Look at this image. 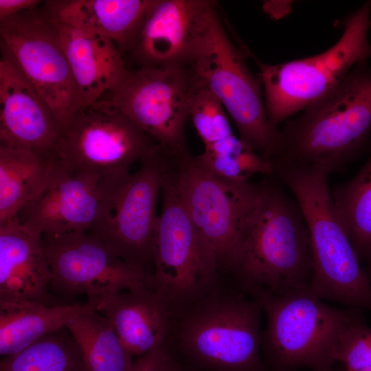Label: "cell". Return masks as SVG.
Wrapping results in <instances>:
<instances>
[{
  "instance_id": "cell-9",
  "label": "cell",
  "mask_w": 371,
  "mask_h": 371,
  "mask_svg": "<svg viewBox=\"0 0 371 371\" xmlns=\"http://www.w3.org/2000/svg\"><path fill=\"white\" fill-rule=\"evenodd\" d=\"M250 52L234 45L216 13L190 66L195 78L220 100L234 121L239 138L271 161L280 150V131L270 122L261 82L249 71Z\"/></svg>"
},
{
  "instance_id": "cell-24",
  "label": "cell",
  "mask_w": 371,
  "mask_h": 371,
  "mask_svg": "<svg viewBox=\"0 0 371 371\" xmlns=\"http://www.w3.org/2000/svg\"><path fill=\"white\" fill-rule=\"evenodd\" d=\"M66 328L77 342L87 371H133L132 356L106 316L91 309L74 315Z\"/></svg>"
},
{
  "instance_id": "cell-23",
  "label": "cell",
  "mask_w": 371,
  "mask_h": 371,
  "mask_svg": "<svg viewBox=\"0 0 371 371\" xmlns=\"http://www.w3.org/2000/svg\"><path fill=\"white\" fill-rule=\"evenodd\" d=\"M60 163L0 147V224L17 216L48 186Z\"/></svg>"
},
{
  "instance_id": "cell-32",
  "label": "cell",
  "mask_w": 371,
  "mask_h": 371,
  "mask_svg": "<svg viewBox=\"0 0 371 371\" xmlns=\"http://www.w3.org/2000/svg\"><path fill=\"white\" fill-rule=\"evenodd\" d=\"M291 1H265L262 10L272 19H280L287 16L293 8Z\"/></svg>"
},
{
  "instance_id": "cell-29",
  "label": "cell",
  "mask_w": 371,
  "mask_h": 371,
  "mask_svg": "<svg viewBox=\"0 0 371 371\" xmlns=\"http://www.w3.org/2000/svg\"><path fill=\"white\" fill-rule=\"evenodd\" d=\"M335 360L344 364V371L371 367V327L364 322L360 311L341 333L335 350Z\"/></svg>"
},
{
  "instance_id": "cell-4",
  "label": "cell",
  "mask_w": 371,
  "mask_h": 371,
  "mask_svg": "<svg viewBox=\"0 0 371 371\" xmlns=\"http://www.w3.org/2000/svg\"><path fill=\"white\" fill-rule=\"evenodd\" d=\"M371 131V67L355 65L331 91L289 120L272 162L306 166L326 162L335 170L367 146Z\"/></svg>"
},
{
  "instance_id": "cell-15",
  "label": "cell",
  "mask_w": 371,
  "mask_h": 371,
  "mask_svg": "<svg viewBox=\"0 0 371 371\" xmlns=\"http://www.w3.org/2000/svg\"><path fill=\"white\" fill-rule=\"evenodd\" d=\"M216 13L214 1L153 0L124 54L139 67H190Z\"/></svg>"
},
{
  "instance_id": "cell-8",
  "label": "cell",
  "mask_w": 371,
  "mask_h": 371,
  "mask_svg": "<svg viewBox=\"0 0 371 371\" xmlns=\"http://www.w3.org/2000/svg\"><path fill=\"white\" fill-rule=\"evenodd\" d=\"M170 159V153L157 144L135 172L102 178L99 212L89 231L118 258L150 277L156 205Z\"/></svg>"
},
{
  "instance_id": "cell-12",
  "label": "cell",
  "mask_w": 371,
  "mask_h": 371,
  "mask_svg": "<svg viewBox=\"0 0 371 371\" xmlns=\"http://www.w3.org/2000/svg\"><path fill=\"white\" fill-rule=\"evenodd\" d=\"M0 38L1 46L46 101L62 129L80 104L54 22L40 5L1 20Z\"/></svg>"
},
{
  "instance_id": "cell-33",
  "label": "cell",
  "mask_w": 371,
  "mask_h": 371,
  "mask_svg": "<svg viewBox=\"0 0 371 371\" xmlns=\"http://www.w3.org/2000/svg\"><path fill=\"white\" fill-rule=\"evenodd\" d=\"M168 350L167 371H190L169 349Z\"/></svg>"
},
{
  "instance_id": "cell-20",
  "label": "cell",
  "mask_w": 371,
  "mask_h": 371,
  "mask_svg": "<svg viewBox=\"0 0 371 371\" xmlns=\"http://www.w3.org/2000/svg\"><path fill=\"white\" fill-rule=\"evenodd\" d=\"M54 23L71 69L80 106L100 100L104 93L114 90L126 78L130 69L112 39L69 25Z\"/></svg>"
},
{
  "instance_id": "cell-31",
  "label": "cell",
  "mask_w": 371,
  "mask_h": 371,
  "mask_svg": "<svg viewBox=\"0 0 371 371\" xmlns=\"http://www.w3.org/2000/svg\"><path fill=\"white\" fill-rule=\"evenodd\" d=\"M38 0H0V21L20 12L35 9L42 4Z\"/></svg>"
},
{
  "instance_id": "cell-3",
  "label": "cell",
  "mask_w": 371,
  "mask_h": 371,
  "mask_svg": "<svg viewBox=\"0 0 371 371\" xmlns=\"http://www.w3.org/2000/svg\"><path fill=\"white\" fill-rule=\"evenodd\" d=\"M258 186L243 227L236 285L248 295L308 289L313 254L300 207L274 182Z\"/></svg>"
},
{
  "instance_id": "cell-7",
  "label": "cell",
  "mask_w": 371,
  "mask_h": 371,
  "mask_svg": "<svg viewBox=\"0 0 371 371\" xmlns=\"http://www.w3.org/2000/svg\"><path fill=\"white\" fill-rule=\"evenodd\" d=\"M341 25L343 33L336 43L315 56L273 65L253 57L259 69L267 115L275 126L323 98L355 65L371 58V1L348 16Z\"/></svg>"
},
{
  "instance_id": "cell-16",
  "label": "cell",
  "mask_w": 371,
  "mask_h": 371,
  "mask_svg": "<svg viewBox=\"0 0 371 371\" xmlns=\"http://www.w3.org/2000/svg\"><path fill=\"white\" fill-rule=\"evenodd\" d=\"M61 132L49 106L1 46L0 147L58 162Z\"/></svg>"
},
{
  "instance_id": "cell-34",
  "label": "cell",
  "mask_w": 371,
  "mask_h": 371,
  "mask_svg": "<svg viewBox=\"0 0 371 371\" xmlns=\"http://www.w3.org/2000/svg\"><path fill=\"white\" fill-rule=\"evenodd\" d=\"M357 371H371V367H369V368H364V369H362V370H357Z\"/></svg>"
},
{
  "instance_id": "cell-36",
  "label": "cell",
  "mask_w": 371,
  "mask_h": 371,
  "mask_svg": "<svg viewBox=\"0 0 371 371\" xmlns=\"http://www.w3.org/2000/svg\"></svg>"
},
{
  "instance_id": "cell-25",
  "label": "cell",
  "mask_w": 371,
  "mask_h": 371,
  "mask_svg": "<svg viewBox=\"0 0 371 371\" xmlns=\"http://www.w3.org/2000/svg\"><path fill=\"white\" fill-rule=\"evenodd\" d=\"M332 194L337 214L359 260H371V154L356 176Z\"/></svg>"
},
{
  "instance_id": "cell-11",
  "label": "cell",
  "mask_w": 371,
  "mask_h": 371,
  "mask_svg": "<svg viewBox=\"0 0 371 371\" xmlns=\"http://www.w3.org/2000/svg\"><path fill=\"white\" fill-rule=\"evenodd\" d=\"M161 194V209L153 242L150 288L174 313L205 295L221 279L213 276L204 264L172 165L164 175Z\"/></svg>"
},
{
  "instance_id": "cell-1",
  "label": "cell",
  "mask_w": 371,
  "mask_h": 371,
  "mask_svg": "<svg viewBox=\"0 0 371 371\" xmlns=\"http://www.w3.org/2000/svg\"><path fill=\"white\" fill-rule=\"evenodd\" d=\"M276 174L293 194L311 243L313 276L309 291L319 300L371 311V282L362 269L335 207L326 162L296 166L273 162Z\"/></svg>"
},
{
  "instance_id": "cell-13",
  "label": "cell",
  "mask_w": 371,
  "mask_h": 371,
  "mask_svg": "<svg viewBox=\"0 0 371 371\" xmlns=\"http://www.w3.org/2000/svg\"><path fill=\"white\" fill-rule=\"evenodd\" d=\"M51 272L50 291L57 297L87 296L94 305L119 291L149 286L151 277L118 258L89 232L43 234Z\"/></svg>"
},
{
  "instance_id": "cell-18",
  "label": "cell",
  "mask_w": 371,
  "mask_h": 371,
  "mask_svg": "<svg viewBox=\"0 0 371 371\" xmlns=\"http://www.w3.org/2000/svg\"><path fill=\"white\" fill-rule=\"evenodd\" d=\"M43 234L17 216L0 224V302L67 304L50 291Z\"/></svg>"
},
{
  "instance_id": "cell-28",
  "label": "cell",
  "mask_w": 371,
  "mask_h": 371,
  "mask_svg": "<svg viewBox=\"0 0 371 371\" xmlns=\"http://www.w3.org/2000/svg\"><path fill=\"white\" fill-rule=\"evenodd\" d=\"M223 108L216 95L192 74L189 117L205 146L233 134Z\"/></svg>"
},
{
  "instance_id": "cell-10",
  "label": "cell",
  "mask_w": 371,
  "mask_h": 371,
  "mask_svg": "<svg viewBox=\"0 0 371 371\" xmlns=\"http://www.w3.org/2000/svg\"><path fill=\"white\" fill-rule=\"evenodd\" d=\"M157 144L110 100L80 106L62 128L58 161L67 169L105 178L127 175Z\"/></svg>"
},
{
  "instance_id": "cell-27",
  "label": "cell",
  "mask_w": 371,
  "mask_h": 371,
  "mask_svg": "<svg viewBox=\"0 0 371 371\" xmlns=\"http://www.w3.org/2000/svg\"><path fill=\"white\" fill-rule=\"evenodd\" d=\"M196 161L213 175L233 181H247L254 175L274 173L271 161L234 134L205 146Z\"/></svg>"
},
{
  "instance_id": "cell-35",
  "label": "cell",
  "mask_w": 371,
  "mask_h": 371,
  "mask_svg": "<svg viewBox=\"0 0 371 371\" xmlns=\"http://www.w3.org/2000/svg\"><path fill=\"white\" fill-rule=\"evenodd\" d=\"M284 371H296V370H284ZM321 371H333V369L329 370H321Z\"/></svg>"
},
{
  "instance_id": "cell-5",
  "label": "cell",
  "mask_w": 371,
  "mask_h": 371,
  "mask_svg": "<svg viewBox=\"0 0 371 371\" xmlns=\"http://www.w3.org/2000/svg\"><path fill=\"white\" fill-rule=\"evenodd\" d=\"M266 316L260 350L269 371L333 369L338 338L359 308H337L308 289L250 295Z\"/></svg>"
},
{
  "instance_id": "cell-17",
  "label": "cell",
  "mask_w": 371,
  "mask_h": 371,
  "mask_svg": "<svg viewBox=\"0 0 371 371\" xmlns=\"http://www.w3.org/2000/svg\"><path fill=\"white\" fill-rule=\"evenodd\" d=\"M100 179L60 164L48 186L17 217L43 235L89 232L99 212Z\"/></svg>"
},
{
  "instance_id": "cell-19",
  "label": "cell",
  "mask_w": 371,
  "mask_h": 371,
  "mask_svg": "<svg viewBox=\"0 0 371 371\" xmlns=\"http://www.w3.org/2000/svg\"><path fill=\"white\" fill-rule=\"evenodd\" d=\"M93 306L109 319L132 357L167 346L172 313L163 298L149 286L112 293Z\"/></svg>"
},
{
  "instance_id": "cell-21",
  "label": "cell",
  "mask_w": 371,
  "mask_h": 371,
  "mask_svg": "<svg viewBox=\"0 0 371 371\" xmlns=\"http://www.w3.org/2000/svg\"><path fill=\"white\" fill-rule=\"evenodd\" d=\"M153 0H49L41 8L47 18L107 36L123 55Z\"/></svg>"
},
{
  "instance_id": "cell-6",
  "label": "cell",
  "mask_w": 371,
  "mask_h": 371,
  "mask_svg": "<svg viewBox=\"0 0 371 371\" xmlns=\"http://www.w3.org/2000/svg\"><path fill=\"white\" fill-rule=\"evenodd\" d=\"M177 187L197 237L201 256L215 278L238 269L246 217L258 186L218 177L188 153L173 164Z\"/></svg>"
},
{
  "instance_id": "cell-14",
  "label": "cell",
  "mask_w": 371,
  "mask_h": 371,
  "mask_svg": "<svg viewBox=\"0 0 371 371\" xmlns=\"http://www.w3.org/2000/svg\"><path fill=\"white\" fill-rule=\"evenodd\" d=\"M192 78L190 67H138L109 99L156 144L184 154Z\"/></svg>"
},
{
  "instance_id": "cell-30",
  "label": "cell",
  "mask_w": 371,
  "mask_h": 371,
  "mask_svg": "<svg viewBox=\"0 0 371 371\" xmlns=\"http://www.w3.org/2000/svg\"><path fill=\"white\" fill-rule=\"evenodd\" d=\"M168 355L165 346L139 356L134 361L133 371H167Z\"/></svg>"
},
{
  "instance_id": "cell-26",
  "label": "cell",
  "mask_w": 371,
  "mask_h": 371,
  "mask_svg": "<svg viewBox=\"0 0 371 371\" xmlns=\"http://www.w3.org/2000/svg\"><path fill=\"white\" fill-rule=\"evenodd\" d=\"M0 371H87L80 348L65 327L16 354L2 357Z\"/></svg>"
},
{
  "instance_id": "cell-2",
  "label": "cell",
  "mask_w": 371,
  "mask_h": 371,
  "mask_svg": "<svg viewBox=\"0 0 371 371\" xmlns=\"http://www.w3.org/2000/svg\"><path fill=\"white\" fill-rule=\"evenodd\" d=\"M223 285L172 313L167 347L199 371H269L260 350V303L236 285Z\"/></svg>"
},
{
  "instance_id": "cell-22",
  "label": "cell",
  "mask_w": 371,
  "mask_h": 371,
  "mask_svg": "<svg viewBox=\"0 0 371 371\" xmlns=\"http://www.w3.org/2000/svg\"><path fill=\"white\" fill-rule=\"evenodd\" d=\"M95 309L89 302L46 306L30 302H0V355L10 356L42 337L66 327L76 315Z\"/></svg>"
}]
</instances>
